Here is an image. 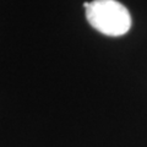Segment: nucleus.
I'll return each mask as SVG.
<instances>
[{"instance_id": "nucleus-1", "label": "nucleus", "mask_w": 147, "mask_h": 147, "mask_svg": "<svg viewBox=\"0 0 147 147\" xmlns=\"http://www.w3.org/2000/svg\"><path fill=\"white\" fill-rule=\"evenodd\" d=\"M84 7L90 25L105 36H123L131 27L130 12L117 0H93L85 3Z\"/></svg>"}]
</instances>
